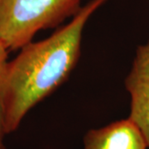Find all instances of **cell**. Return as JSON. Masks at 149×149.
Returning <instances> with one entry per match:
<instances>
[{
  "label": "cell",
  "instance_id": "obj_1",
  "mask_svg": "<svg viewBox=\"0 0 149 149\" xmlns=\"http://www.w3.org/2000/svg\"><path fill=\"white\" fill-rule=\"evenodd\" d=\"M108 0H91L49 37L31 42L7 62L0 79L6 132H15L27 114L56 91L79 62L85 27Z\"/></svg>",
  "mask_w": 149,
  "mask_h": 149
},
{
  "label": "cell",
  "instance_id": "obj_2",
  "mask_svg": "<svg viewBox=\"0 0 149 149\" xmlns=\"http://www.w3.org/2000/svg\"><path fill=\"white\" fill-rule=\"evenodd\" d=\"M82 0H0V42L19 51L38 32L58 28L75 16Z\"/></svg>",
  "mask_w": 149,
  "mask_h": 149
},
{
  "label": "cell",
  "instance_id": "obj_3",
  "mask_svg": "<svg viewBox=\"0 0 149 149\" xmlns=\"http://www.w3.org/2000/svg\"><path fill=\"white\" fill-rule=\"evenodd\" d=\"M124 85L130 95L128 118L140 130L149 148V40L137 48Z\"/></svg>",
  "mask_w": 149,
  "mask_h": 149
},
{
  "label": "cell",
  "instance_id": "obj_4",
  "mask_svg": "<svg viewBox=\"0 0 149 149\" xmlns=\"http://www.w3.org/2000/svg\"><path fill=\"white\" fill-rule=\"evenodd\" d=\"M83 149H148L143 135L129 118L92 128L83 139Z\"/></svg>",
  "mask_w": 149,
  "mask_h": 149
},
{
  "label": "cell",
  "instance_id": "obj_5",
  "mask_svg": "<svg viewBox=\"0 0 149 149\" xmlns=\"http://www.w3.org/2000/svg\"><path fill=\"white\" fill-rule=\"evenodd\" d=\"M7 134L8 133L6 132L4 115H3V108H2L1 103H0V149H7L5 143H4V138Z\"/></svg>",
  "mask_w": 149,
  "mask_h": 149
},
{
  "label": "cell",
  "instance_id": "obj_6",
  "mask_svg": "<svg viewBox=\"0 0 149 149\" xmlns=\"http://www.w3.org/2000/svg\"><path fill=\"white\" fill-rule=\"evenodd\" d=\"M8 51L5 48V47L0 42V79L3 73V70L5 68L7 62L8 61Z\"/></svg>",
  "mask_w": 149,
  "mask_h": 149
}]
</instances>
